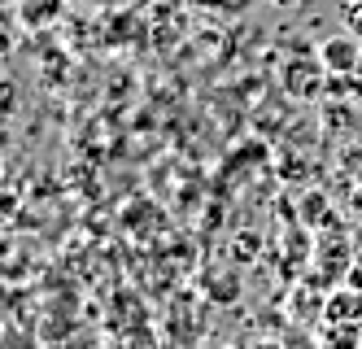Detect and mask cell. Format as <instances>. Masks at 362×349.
<instances>
[{"label":"cell","mask_w":362,"mask_h":349,"mask_svg":"<svg viewBox=\"0 0 362 349\" xmlns=\"http://www.w3.org/2000/svg\"><path fill=\"white\" fill-rule=\"evenodd\" d=\"M319 62H323L327 74H336V79L358 74V66H362V44H358L354 35H327L323 48H319Z\"/></svg>","instance_id":"1"},{"label":"cell","mask_w":362,"mask_h":349,"mask_svg":"<svg viewBox=\"0 0 362 349\" xmlns=\"http://www.w3.org/2000/svg\"><path fill=\"white\" fill-rule=\"evenodd\" d=\"M323 74H327V66L323 62H288L284 66V88H288V96H301V101H310V96H319L323 92Z\"/></svg>","instance_id":"2"},{"label":"cell","mask_w":362,"mask_h":349,"mask_svg":"<svg viewBox=\"0 0 362 349\" xmlns=\"http://www.w3.org/2000/svg\"><path fill=\"white\" fill-rule=\"evenodd\" d=\"M62 9H66V0H22L18 5V13H22L27 26H48Z\"/></svg>","instance_id":"3"},{"label":"cell","mask_w":362,"mask_h":349,"mask_svg":"<svg viewBox=\"0 0 362 349\" xmlns=\"http://www.w3.org/2000/svg\"><path fill=\"white\" fill-rule=\"evenodd\" d=\"M341 18L354 35H362V0H341Z\"/></svg>","instance_id":"4"},{"label":"cell","mask_w":362,"mask_h":349,"mask_svg":"<svg viewBox=\"0 0 362 349\" xmlns=\"http://www.w3.org/2000/svg\"><path fill=\"white\" fill-rule=\"evenodd\" d=\"M319 214H323V197H319V193H310V197H305V219L315 223Z\"/></svg>","instance_id":"5"},{"label":"cell","mask_w":362,"mask_h":349,"mask_svg":"<svg viewBox=\"0 0 362 349\" xmlns=\"http://www.w3.org/2000/svg\"><path fill=\"white\" fill-rule=\"evenodd\" d=\"M9 52H13V35L5 31V26H0V62H5V57H9Z\"/></svg>","instance_id":"6"},{"label":"cell","mask_w":362,"mask_h":349,"mask_svg":"<svg viewBox=\"0 0 362 349\" xmlns=\"http://www.w3.org/2000/svg\"><path fill=\"white\" fill-rule=\"evenodd\" d=\"M271 5H279V9H297L301 0H271Z\"/></svg>","instance_id":"7"},{"label":"cell","mask_w":362,"mask_h":349,"mask_svg":"<svg viewBox=\"0 0 362 349\" xmlns=\"http://www.w3.org/2000/svg\"><path fill=\"white\" fill-rule=\"evenodd\" d=\"M0 88H5V70H0Z\"/></svg>","instance_id":"8"},{"label":"cell","mask_w":362,"mask_h":349,"mask_svg":"<svg viewBox=\"0 0 362 349\" xmlns=\"http://www.w3.org/2000/svg\"><path fill=\"white\" fill-rule=\"evenodd\" d=\"M358 74H362V66H358Z\"/></svg>","instance_id":"9"}]
</instances>
